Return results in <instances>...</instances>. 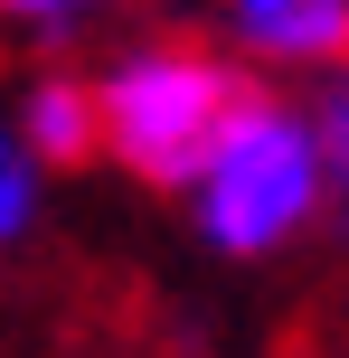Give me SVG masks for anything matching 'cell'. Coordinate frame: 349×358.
Returning a JSON list of instances; mask_svg holds the SVG:
<instances>
[{
	"label": "cell",
	"mask_w": 349,
	"mask_h": 358,
	"mask_svg": "<svg viewBox=\"0 0 349 358\" xmlns=\"http://www.w3.org/2000/svg\"><path fill=\"white\" fill-rule=\"evenodd\" d=\"M189 198H199V236L218 255H283L293 236H312V217L331 208V170H321L312 113L283 104V94H236V113L218 123L208 161L189 170Z\"/></svg>",
	"instance_id": "cell-1"
},
{
	"label": "cell",
	"mask_w": 349,
	"mask_h": 358,
	"mask_svg": "<svg viewBox=\"0 0 349 358\" xmlns=\"http://www.w3.org/2000/svg\"><path fill=\"white\" fill-rule=\"evenodd\" d=\"M245 76L199 38H142L94 76V151L123 161L151 189H189V170L208 161L218 123L236 113Z\"/></svg>",
	"instance_id": "cell-2"
},
{
	"label": "cell",
	"mask_w": 349,
	"mask_h": 358,
	"mask_svg": "<svg viewBox=\"0 0 349 358\" xmlns=\"http://www.w3.org/2000/svg\"><path fill=\"white\" fill-rule=\"evenodd\" d=\"M218 29L245 66H340L349 0H218Z\"/></svg>",
	"instance_id": "cell-3"
},
{
	"label": "cell",
	"mask_w": 349,
	"mask_h": 358,
	"mask_svg": "<svg viewBox=\"0 0 349 358\" xmlns=\"http://www.w3.org/2000/svg\"><path fill=\"white\" fill-rule=\"evenodd\" d=\"M19 142H29L38 170H76L94 161V85H76V76H38L29 94H19Z\"/></svg>",
	"instance_id": "cell-4"
},
{
	"label": "cell",
	"mask_w": 349,
	"mask_h": 358,
	"mask_svg": "<svg viewBox=\"0 0 349 358\" xmlns=\"http://www.w3.org/2000/svg\"><path fill=\"white\" fill-rule=\"evenodd\" d=\"M302 113H312L321 170H331V208L349 217V57H340V66H321V94H312Z\"/></svg>",
	"instance_id": "cell-5"
},
{
	"label": "cell",
	"mask_w": 349,
	"mask_h": 358,
	"mask_svg": "<svg viewBox=\"0 0 349 358\" xmlns=\"http://www.w3.org/2000/svg\"><path fill=\"white\" fill-rule=\"evenodd\" d=\"M29 217H38V161H29V142L0 123V245H19Z\"/></svg>",
	"instance_id": "cell-6"
},
{
	"label": "cell",
	"mask_w": 349,
	"mask_h": 358,
	"mask_svg": "<svg viewBox=\"0 0 349 358\" xmlns=\"http://www.w3.org/2000/svg\"><path fill=\"white\" fill-rule=\"evenodd\" d=\"M104 10V0H0V19H38V29H57V19H85Z\"/></svg>",
	"instance_id": "cell-7"
}]
</instances>
